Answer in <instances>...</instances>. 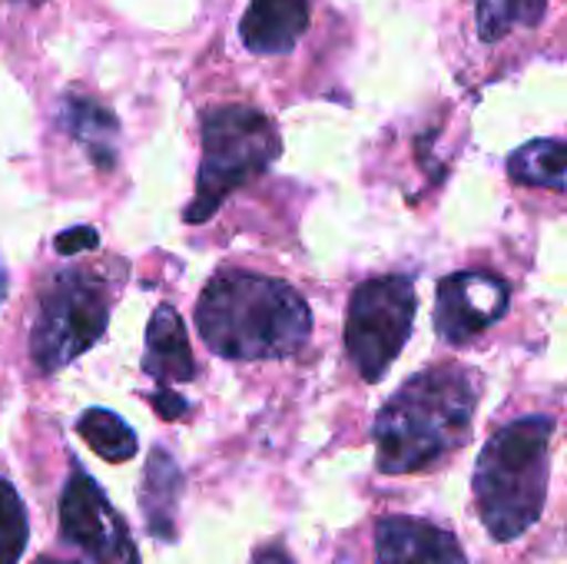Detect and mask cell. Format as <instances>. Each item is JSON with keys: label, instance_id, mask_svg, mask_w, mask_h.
Returning <instances> with one entry per match:
<instances>
[{"label": "cell", "instance_id": "obj_13", "mask_svg": "<svg viewBox=\"0 0 567 564\" xmlns=\"http://www.w3.org/2000/svg\"><path fill=\"white\" fill-rule=\"evenodd\" d=\"M508 173L515 183L542 186L567 196V143L565 140H532L508 156Z\"/></svg>", "mask_w": 567, "mask_h": 564}, {"label": "cell", "instance_id": "obj_16", "mask_svg": "<svg viewBox=\"0 0 567 564\" xmlns=\"http://www.w3.org/2000/svg\"><path fill=\"white\" fill-rule=\"evenodd\" d=\"M478 7V37L485 43H498L515 23L538 27L548 0H475Z\"/></svg>", "mask_w": 567, "mask_h": 564}, {"label": "cell", "instance_id": "obj_6", "mask_svg": "<svg viewBox=\"0 0 567 564\" xmlns=\"http://www.w3.org/2000/svg\"><path fill=\"white\" fill-rule=\"evenodd\" d=\"M415 283L409 276H379L349 299L346 349L365 382H379L412 336Z\"/></svg>", "mask_w": 567, "mask_h": 564}, {"label": "cell", "instance_id": "obj_8", "mask_svg": "<svg viewBox=\"0 0 567 564\" xmlns=\"http://www.w3.org/2000/svg\"><path fill=\"white\" fill-rule=\"evenodd\" d=\"M512 306V289L488 269L452 273L439 283L435 296V332L449 346H468L492 329Z\"/></svg>", "mask_w": 567, "mask_h": 564}, {"label": "cell", "instance_id": "obj_3", "mask_svg": "<svg viewBox=\"0 0 567 564\" xmlns=\"http://www.w3.org/2000/svg\"><path fill=\"white\" fill-rule=\"evenodd\" d=\"M551 432V416H525L485 442L475 465V499L495 542H515L538 525L548 495Z\"/></svg>", "mask_w": 567, "mask_h": 564}, {"label": "cell", "instance_id": "obj_19", "mask_svg": "<svg viewBox=\"0 0 567 564\" xmlns=\"http://www.w3.org/2000/svg\"><path fill=\"white\" fill-rule=\"evenodd\" d=\"M153 409H156L166 422H173V419H183V416H186V399L176 396V392H169V389H159V392L153 396Z\"/></svg>", "mask_w": 567, "mask_h": 564}, {"label": "cell", "instance_id": "obj_22", "mask_svg": "<svg viewBox=\"0 0 567 564\" xmlns=\"http://www.w3.org/2000/svg\"><path fill=\"white\" fill-rule=\"evenodd\" d=\"M17 3H43V0H17Z\"/></svg>", "mask_w": 567, "mask_h": 564}, {"label": "cell", "instance_id": "obj_12", "mask_svg": "<svg viewBox=\"0 0 567 564\" xmlns=\"http://www.w3.org/2000/svg\"><path fill=\"white\" fill-rule=\"evenodd\" d=\"M183 492V475L176 469V462L166 452H153L150 465H146V479H143V515L153 535L159 539H173L176 532V502Z\"/></svg>", "mask_w": 567, "mask_h": 564}, {"label": "cell", "instance_id": "obj_14", "mask_svg": "<svg viewBox=\"0 0 567 564\" xmlns=\"http://www.w3.org/2000/svg\"><path fill=\"white\" fill-rule=\"evenodd\" d=\"M63 123L70 126V133L76 140L86 143L90 156L96 160V166L110 170L113 166V136H116V120L110 110H103L100 103L93 100H83V96H73L66 100V110H63Z\"/></svg>", "mask_w": 567, "mask_h": 564}, {"label": "cell", "instance_id": "obj_7", "mask_svg": "<svg viewBox=\"0 0 567 564\" xmlns=\"http://www.w3.org/2000/svg\"><path fill=\"white\" fill-rule=\"evenodd\" d=\"M60 532L93 564H140L126 522L80 469L70 472L60 495Z\"/></svg>", "mask_w": 567, "mask_h": 564}, {"label": "cell", "instance_id": "obj_21", "mask_svg": "<svg viewBox=\"0 0 567 564\" xmlns=\"http://www.w3.org/2000/svg\"><path fill=\"white\" fill-rule=\"evenodd\" d=\"M33 564H80V562H60V558H40V562Z\"/></svg>", "mask_w": 567, "mask_h": 564}, {"label": "cell", "instance_id": "obj_17", "mask_svg": "<svg viewBox=\"0 0 567 564\" xmlns=\"http://www.w3.org/2000/svg\"><path fill=\"white\" fill-rule=\"evenodd\" d=\"M27 548V512L7 479H0V564H17Z\"/></svg>", "mask_w": 567, "mask_h": 564}, {"label": "cell", "instance_id": "obj_11", "mask_svg": "<svg viewBox=\"0 0 567 564\" xmlns=\"http://www.w3.org/2000/svg\"><path fill=\"white\" fill-rule=\"evenodd\" d=\"M143 372L156 379L159 386L189 382L196 376V359L183 329V319L173 306H159L146 326V352H143Z\"/></svg>", "mask_w": 567, "mask_h": 564}, {"label": "cell", "instance_id": "obj_5", "mask_svg": "<svg viewBox=\"0 0 567 564\" xmlns=\"http://www.w3.org/2000/svg\"><path fill=\"white\" fill-rule=\"evenodd\" d=\"M110 319L106 286L83 269H66L50 279L40 296V312L30 332V356L43 372L70 366L93 349Z\"/></svg>", "mask_w": 567, "mask_h": 564}, {"label": "cell", "instance_id": "obj_10", "mask_svg": "<svg viewBox=\"0 0 567 564\" xmlns=\"http://www.w3.org/2000/svg\"><path fill=\"white\" fill-rule=\"evenodd\" d=\"M309 27V0H249L239 37L252 53H289Z\"/></svg>", "mask_w": 567, "mask_h": 564}, {"label": "cell", "instance_id": "obj_20", "mask_svg": "<svg viewBox=\"0 0 567 564\" xmlns=\"http://www.w3.org/2000/svg\"><path fill=\"white\" fill-rule=\"evenodd\" d=\"M256 564H289V558L282 555V548H266L256 555Z\"/></svg>", "mask_w": 567, "mask_h": 564}, {"label": "cell", "instance_id": "obj_18", "mask_svg": "<svg viewBox=\"0 0 567 564\" xmlns=\"http://www.w3.org/2000/svg\"><path fill=\"white\" fill-rule=\"evenodd\" d=\"M96 246V233L90 226H80V229H66L56 236V253L60 256H73V253H83V249H93Z\"/></svg>", "mask_w": 567, "mask_h": 564}, {"label": "cell", "instance_id": "obj_2", "mask_svg": "<svg viewBox=\"0 0 567 564\" xmlns=\"http://www.w3.org/2000/svg\"><path fill=\"white\" fill-rule=\"evenodd\" d=\"M478 409V382L472 369L455 362L412 376L375 416V465L385 475H412L472 435Z\"/></svg>", "mask_w": 567, "mask_h": 564}, {"label": "cell", "instance_id": "obj_9", "mask_svg": "<svg viewBox=\"0 0 567 564\" xmlns=\"http://www.w3.org/2000/svg\"><path fill=\"white\" fill-rule=\"evenodd\" d=\"M375 555L379 564H468L452 532L405 515L375 525Z\"/></svg>", "mask_w": 567, "mask_h": 564}, {"label": "cell", "instance_id": "obj_4", "mask_svg": "<svg viewBox=\"0 0 567 564\" xmlns=\"http://www.w3.org/2000/svg\"><path fill=\"white\" fill-rule=\"evenodd\" d=\"M282 153L272 120L252 106H216L203 116V163L186 223H206L229 193L262 176Z\"/></svg>", "mask_w": 567, "mask_h": 564}, {"label": "cell", "instance_id": "obj_15", "mask_svg": "<svg viewBox=\"0 0 567 564\" xmlns=\"http://www.w3.org/2000/svg\"><path fill=\"white\" fill-rule=\"evenodd\" d=\"M80 439L106 462H126L136 455V435L133 429H126V422L106 409H90L80 416L76 422Z\"/></svg>", "mask_w": 567, "mask_h": 564}, {"label": "cell", "instance_id": "obj_1", "mask_svg": "<svg viewBox=\"0 0 567 564\" xmlns=\"http://www.w3.org/2000/svg\"><path fill=\"white\" fill-rule=\"evenodd\" d=\"M196 329L223 359H286L309 342L312 312L282 279L223 269L196 302Z\"/></svg>", "mask_w": 567, "mask_h": 564}]
</instances>
